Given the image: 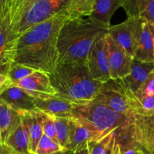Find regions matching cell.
<instances>
[{
  "label": "cell",
  "instance_id": "obj_33",
  "mask_svg": "<svg viewBox=\"0 0 154 154\" xmlns=\"http://www.w3.org/2000/svg\"><path fill=\"white\" fill-rule=\"evenodd\" d=\"M10 2L11 0H0V8H1V10L5 17L8 13Z\"/></svg>",
  "mask_w": 154,
  "mask_h": 154
},
{
  "label": "cell",
  "instance_id": "obj_22",
  "mask_svg": "<svg viewBox=\"0 0 154 154\" xmlns=\"http://www.w3.org/2000/svg\"><path fill=\"white\" fill-rule=\"evenodd\" d=\"M72 117H55L57 140L59 144L67 150L72 131Z\"/></svg>",
  "mask_w": 154,
  "mask_h": 154
},
{
  "label": "cell",
  "instance_id": "obj_36",
  "mask_svg": "<svg viewBox=\"0 0 154 154\" xmlns=\"http://www.w3.org/2000/svg\"><path fill=\"white\" fill-rule=\"evenodd\" d=\"M54 154H73V151H72V150H64V151L59 152V153Z\"/></svg>",
  "mask_w": 154,
  "mask_h": 154
},
{
  "label": "cell",
  "instance_id": "obj_1",
  "mask_svg": "<svg viewBox=\"0 0 154 154\" xmlns=\"http://www.w3.org/2000/svg\"><path fill=\"white\" fill-rule=\"evenodd\" d=\"M72 117L94 132L98 140L112 133L120 147L137 145L148 154H154V117L132 120L94 101L75 105Z\"/></svg>",
  "mask_w": 154,
  "mask_h": 154
},
{
  "label": "cell",
  "instance_id": "obj_37",
  "mask_svg": "<svg viewBox=\"0 0 154 154\" xmlns=\"http://www.w3.org/2000/svg\"><path fill=\"white\" fill-rule=\"evenodd\" d=\"M149 25H150V30H151L152 34H153V41H154V25H153V24H150V23H149Z\"/></svg>",
  "mask_w": 154,
  "mask_h": 154
},
{
  "label": "cell",
  "instance_id": "obj_32",
  "mask_svg": "<svg viewBox=\"0 0 154 154\" xmlns=\"http://www.w3.org/2000/svg\"><path fill=\"white\" fill-rule=\"evenodd\" d=\"M119 151H120V146L116 144L115 138L113 135L112 138H111L109 144L107 147V148L105 149L103 154H119Z\"/></svg>",
  "mask_w": 154,
  "mask_h": 154
},
{
  "label": "cell",
  "instance_id": "obj_25",
  "mask_svg": "<svg viewBox=\"0 0 154 154\" xmlns=\"http://www.w3.org/2000/svg\"><path fill=\"white\" fill-rule=\"evenodd\" d=\"M139 17L154 25V0H141Z\"/></svg>",
  "mask_w": 154,
  "mask_h": 154
},
{
  "label": "cell",
  "instance_id": "obj_5",
  "mask_svg": "<svg viewBox=\"0 0 154 154\" xmlns=\"http://www.w3.org/2000/svg\"><path fill=\"white\" fill-rule=\"evenodd\" d=\"M94 102L103 104L115 112L135 120L153 118L154 114L143 108L135 93L128 89L121 79L110 80L103 84Z\"/></svg>",
  "mask_w": 154,
  "mask_h": 154
},
{
  "label": "cell",
  "instance_id": "obj_30",
  "mask_svg": "<svg viewBox=\"0 0 154 154\" xmlns=\"http://www.w3.org/2000/svg\"><path fill=\"white\" fill-rule=\"evenodd\" d=\"M141 0H124L123 8L126 11L128 17L139 16V5Z\"/></svg>",
  "mask_w": 154,
  "mask_h": 154
},
{
  "label": "cell",
  "instance_id": "obj_12",
  "mask_svg": "<svg viewBox=\"0 0 154 154\" xmlns=\"http://www.w3.org/2000/svg\"><path fill=\"white\" fill-rule=\"evenodd\" d=\"M0 99L19 113L37 110L35 98L30 96L25 90L17 86L13 85L8 89L0 96Z\"/></svg>",
  "mask_w": 154,
  "mask_h": 154
},
{
  "label": "cell",
  "instance_id": "obj_31",
  "mask_svg": "<svg viewBox=\"0 0 154 154\" xmlns=\"http://www.w3.org/2000/svg\"><path fill=\"white\" fill-rule=\"evenodd\" d=\"M119 154H148L141 147L137 145H129L120 147Z\"/></svg>",
  "mask_w": 154,
  "mask_h": 154
},
{
  "label": "cell",
  "instance_id": "obj_38",
  "mask_svg": "<svg viewBox=\"0 0 154 154\" xmlns=\"http://www.w3.org/2000/svg\"><path fill=\"white\" fill-rule=\"evenodd\" d=\"M4 18H5V17H4V15H3L2 11V10H1V8H0V23L3 20V19H4Z\"/></svg>",
  "mask_w": 154,
  "mask_h": 154
},
{
  "label": "cell",
  "instance_id": "obj_28",
  "mask_svg": "<svg viewBox=\"0 0 154 154\" xmlns=\"http://www.w3.org/2000/svg\"><path fill=\"white\" fill-rule=\"evenodd\" d=\"M42 115L44 135H46L47 136L57 141V135H56L55 117L43 112H42Z\"/></svg>",
  "mask_w": 154,
  "mask_h": 154
},
{
  "label": "cell",
  "instance_id": "obj_35",
  "mask_svg": "<svg viewBox=\"0 0 154 154\" xmlns=\"http://www.w3.org/2000/svg\"><path fill=\"white\" fill-rule=\"evenodd\" d=\"M0 154H11L4 144H0Z\"/></svg>",
  "mask_w": 154,
  "mask_h": 154
},
{
  "label": "cell",
  "instance_id": "obj_4",
  "mask_svg": "<svg viewBox=\"0 0 154 154\" xmlns=\"http://www.w3.org/2000/svg\"><path fill=\"white\" fill-rule=\"evenodd\" d=\"M49 75L57 91L56 96L78 105L94 101L103 86L93 78L87 65L84 64L58 63Z\"/></svg>",
  "mask_w": 154,
  "mask_h": 154
},
{
  "label": "cell",
  "instance_id": "obj_14",
  "mask_svg": "<svg viewBox=\"0 0 154 154\" xmlns=\"http://www.w3.org/2000/svg\"><path fill=\"white\" fill-rule=\"evenodd\" d=\"M154 71V63H144L134 59L130 74L121 79L125 86L133 93L138 91Z\"/></svg>",
  "mask_w": 154,
  "mask_h": 154
},
{
  "label": "cell",
  "instance_id": "obj_24",
  "mask_svg": "<svg viewBox=\"0 0 154 154\" xmlns=\"http://www.w3.org/2000/svg\"><path fill=\"white\" fill-rule=\"evenodd\" d=\"M36 70L31 69L29 67L18 64V63H11L9 68L8 75L13 82V85L17 84L19 81H22L24 78L32 75Z\"/></svg>",
  "mask_w": 154,
  "mask_h": 154
},
{
  "label": "cell",
  "instance_id": "obj_7",
  "mask_svg": "<svg viewBox=\"0 0 154 154\" xmlns=\"http://www.w3.org/2000/svg\"><path fill=\"white\" fill-rule=\"evenodd\" d=\"M107 34V33H106ZM99 36L92 47L87 57V66L96 81L105 84L111 80L105 35Z\"/></svg>",
  "mask_w": 154,
  "mask_h": 154
},
{
  "label": "cell",
  "instance_id": "obj_34",
  "mask_svg": "<svg viewBox=\"0 0 154 154\" xmlns=\"http://www.w3.org/2000/svg\"><path fill=\"white\" fill-rule=\"evenodd\" d=\"M73 154H89L88 152V145L87 144H84L83 145L80 146L78 148L74 150Z\"/></svg>",
  "mask_w": 154,
  "mask_h": 154
},
{
  "label": "cell",
  "instance_id": "obj_19",
  "mask_svg": "<svg viewBox=\"0 0 154 154\" xmlns=\"http://www.w3.org/2000/svg\"><path fill=\"white\" fill-rule=\"evenodd\" d=\"M91 141H98L97 135L72 117V131L67 150L74 151L80 146Z\"/></svg>",
  "mask_w": 154,
  "mask_h": 154
},
{
  "label": "cell",
  "instance_id": "obj_13",
  "mask_svg": "<svg viewBox=\"0 0 154 154\" xmlns=\"http://www.w3.org/2000/svg\"><path fill=\"white\" fill-rule=\"evenodd\" d=\"M75 104L58 96L48 99H36L38 110L55 117H72V111Z\"/></svg>",
  "mask_w": 154,
  "mask_h": 154
},
{
  "label": "cell",
  "instance_id": "obj_18",
  "mask_svg": "<svg viewBox=\"0 0 154 154\" xmlns=\"http://www.w3.org/2000/svg\"><path fill=\"white\" fill-rule=\"evenodd\" d=\"M11 154H32L30 150L29 138L25 123H21L12 132L4 144Z\"/></svg>",
  "mask_w": 154,
  "mask_h": 154
},
{
  "label": "cell",
  "instance_id": "obj_20",
  "mask_svg": "<svg viewBox=\"0 0 154 154\" xmlns=\"http://www.w3.org/2000/svg\"><path fill=\"white\" fill-rule=\"evenodd\" d=\"M14 40L12 35L9 15L7 14L0 23V65L11 63L9 58L11 42Z\"/></svg>",
  "mask_w": 154,
  "mask_h": 154
},
{
  "label": "cell",
  "instance_id": "obj_21",
  "mask_svg": "<svg viewBox=\"0 0 154 154\" xmlns=\"http://www.w3.org/2000/svg\"><path fill=\"white\" fill-rule=\"evenodd\" d=\"M96 1V0H71L66 8L71 20L90 16Z\"/></svg>",
  "mask_w": 154,
  "mask_h": 154
},
{
  "label": "cell",
  "instance_id": "obj_26",
  "mask_svg": "<svg viewBox=\"0 0 154 154\" xmlns=\"http://www.w3.org/2000/svg\"><path fill=\"white\" fill-rule=\"evenodd\" d=\"M113 134L111 133L105 138L98 141H91L87 143L89 154H103L105 149L109 144Z\"/></svg>",
  "mask_w": 154,
  "mask_h": 154
},
{
  "label": "cell",
  "instance_id": "obj_15",
  "mask_svg": "<svg viewBox=\"0 0 154 154\" xmlns=\"http://www.w3.org/2000/svg\"><path fill=\"white\" fill-rule=\"evenodd\" d=\"M20 114L21 119L26 126L31 153L35 154L39 141L44 135L42 111L37 109L35 111H26Z\"/></svg>",
  "mask_w": 154,
  "mask_h": 154
},
{
  "label": "cell",
  "instance_id": "obj_8",
  "mask_svg": "<svg viewBox=\"0 0 154 154\" xmlns=\"http://www.w3.org/2000/svg\"><path fill=\"white\" fill-rule=\"evenodd\" d=\"M111 80L123 79L132 71L134 58L107 33L105 35Z\"/></svg>",
  "mask_w": 154,
  "mask_h": 154
},
{
  "label": "cell",
  "instance_id": "obj_29",
  "mask_svg": "<svg viewBox=\"0 0 154 154\" xmlns=\"http://www.w3.org/2000/svg\"><path fill=\"white\" fill-rule=\"evenodd\" d=\"M11 63H7L0 65V96L13 86V82L8 75Z\"/></svg>",
  "mask_w": 154,
  "mask_h": 154
},
{
  "label": "cell",
  "instance_id": "obj_27",
  "mask_svg": "<svg viewBox=\"0 0 154 154\" xmlns=\"http://www.w3.org/2000/svg\"><path fill=\"white\" fill-rule=\"evenodd\" d=\"M135 94L139 100L144 98L154 97V71L149 75L147 81L138 91L135 92Z\"/></svg>",
  "mask_w": 154,
  "mask_h": 154
},
{
  "label": "cell",
  "instance_id": "obj_17",
  "mask_svg": "<svg viewBox=\"0 0 154 154\" xmlns=\"http://www.w3.org/2000/svg\"><path fill=\"white\" fill-rule=\"evenodd\" d=\"M123 5L124 0H96L89 17L109 27L112 16L119 8H123Z\"/></svg>",
  "mask_w": 154,
  "mask_h": 154
},
{
  "label": "cell",
  "instance_id": "obj_23",
  "mask_svg": "<svg viewBox=\"0 0 154 154\" xmlns=\"http://www.w3.org/2000/svg\"><path fill=\"white\" fill-rule=\"evenodd\" d=\"M65 150L58 141L52 139L46 135H43L38 143L35 154H54Z\"/></svg>",
  "mask_w": 154,
  "mask_h": 154
},
{
  "label": "cell",
  "instance_id": "obj_9",
  "mask_svg": "<svg viewBox=\"0 0 154 154\" xmlns=\"http://www.w3.org/2000/svg\"><path fill=\"white\" fill-rule=\"evenodd\" d=\"M138 25L139 16L128 17L121 23L110 26L108 30V34L133 58H135L136 52Z\"/></svg>",
  "mask_w": 154,
  "mask_h": 154
},
{
  "label": "cell",
  "instance_id": "obj_2",
  "mask_svg": "<svg viewBox=\"0 0 154 154\" xmlns=\"http://www.w3.org/2000/svg\"><path fill=\"white\" fill-rule=\"evenodd\" d=\"M69 20V12L65 9L18 35L11 45V62L49 75L52 73L58 64L59 35Z\"/></svg>",
  "mask_w": 154,
  "mask_h": 154
},
{
  "label": "cell",
  "instance_id": "obj_6",
  "mask_svg": "<svg viewBox=\"0 0 154 154\" xmlns=\"http://www.w3.org/2000/svg\"><path fill=\"white\" fill-rule=\"evenodd\" d=\"M71 0H33L17 17L10 20L14 38L35 24L67 8Z\"/></svg>",
  "mask_w": 154,
  "mask_h": 154
},
{
  "label": "cell",
  "instance_id": "obj_16",
  "mask_svg": "<svg viewBox=\"0 0 154 154\" xmlns=\"http://www.w3.org/2000/svg\"><path fill=\"white\" fill-rule=\"evenodd\" d=\"M20 123V114L0 99V144H5Z\"/></svg>",
  "mask_w": 154,
  "mask_h": 154
},
{
  "label": "cell",
  "instance_id": "obj_11",
  "mask_svg": "<svg viewBox=\"0 0 154 154\" xmlns=\"http://www.w3.org/2000/svg\"><path fill=\"white\" fill-rule=\"evenodd\" d=\"M135 60L144 63H154V41L149 23L139 17L137 34Z\"/></svg>",
  "mask_w": 154,
  "mask_h": 154
},
{
  "label": "cell",
  "instance_id": "obj_3",
  "mask_svg": "<svg viewBox=\"0 0 154 154\" xmlns=\"http://www.w3.org/2000/svg\"><path fill=\"white\" fill-rule=\"evenodd\" d=\"M105 26L89 17L68 20L58 38V63L87 65L88 54L98 38L108 33Z\"/></svg>",
  "mask_w": 154,
  "mask_h": 154
},
{
  "label": "cell",
  "instance_id": "obj_10",
  "mask_svg": "<svg viewBox=\"0 0 154 154\" xmlns=\"http://www.w3.org/2000/svg\"><path fill=\"white\" fill-rule=\"evenodd\" d=\"M14 86L20 87L35 99H48L57 95V91L51 84L49 74L42 71H35Z\"/></svg>",
  "mask_w": 154,
  "mask_h": 154
}]
</instances>
